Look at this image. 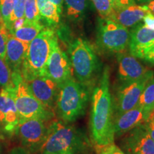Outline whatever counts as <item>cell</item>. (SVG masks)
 Returning a JSON list of instances; mask_svg holds the SVG:
<instances>
[{"label":"cell","mask_w":154,"mask_h":154,"mask_svg":"<svg viewBox=\"0 0 154 154\" xmlns=\"http://www.w3.org/2000/svg\"><path fill=\"white\" fill-rule=\"evenodd\" d=\"M29 44L23 42L8 34L5 60L12 73H20Z\"/></svg>","instance_id":"18"},{"label":"cell","mask_w":154,"mask_h":154,"mask_svg":"<svg viewBox=\"0 0 154 154\" xmlns=\"http://www.w3.org/2000/svg\"><path fill=\"white\" fill-rule=\"evenodd\" d=\"M5 23H4L2 16V13H1V11H0V28L5 27ZM5 27H6V26H5Z\"/></svg>","instance_id":"39"},{"label":"cell","mask_w":154,"mask_h":154,"mask_svg":"<svg viewBox=\"0 0 154 154\" xmlns=\"http://www.w3.org/2000/svg\"><path fill=\"white\" fill-rule=\"evenodd\" d=\"M142 21L146 26L154 29V14L153 13L150 11L148 14H146Z\"/></svg>","instance_id":"30"},{"label":"cell","mask_w":154,"mask_h":154,"mask_svg":"<svg viewBox=\"0 0 154 154\" xmlns=\"http://www.w3.org/2000/svg\"><path fill=\"white\" fill-rule=\"evenodd\" d=\"M130 38L128 28L113 19L99 17L96 24V43L108 52L121 53L126 49Z\"/></svg>","instance_id":"7"},{"label":"cell","mask_w":154,"mask_h":154,"mask_svg":"<svg viewBox=\"0 0 154 154\" xmlns=\"http://www.w3.org/2000/svg\"><path fill=\"white\" fill-rule=\"evenodd\" d=\"M150 12L146 5H138L136 2L122 5L113 12L111 19L126 28L134 27L143 20Z\"/></svg>","instance_id":"17"},{"label":"cell","mask_w":154,"mask_h":154,"mask_svg":"<svg viewBox=\"0 0 154 154\" xmlns=\"http://www.w3.org/2000/svg\"><path fill=\"white\" fill-rule=\"evenodd\" d=\"M146 6L147 7V8L149 9V11L154 14V0L150 2L148 4H146Z\"/></svg>","instance_id":"35"},{"label":"cell","mask_w":154,"mask_h":154,"mask_svg":"<svg viewBox=\"0 0 154 154\" xmlns=\"http://www.w3.org/2000/svg\"><path fill=\"white\" fill-rule=\"evenodd\" d=\"M95 149L97 154H126L113 143L102 146L95 145Z\"/></svg>","instance_id":"28"},{"label":"cell","mask_w":154,"mask_h":154,"mask_svg":"<svg viewBox=\"0 0 154 154\" xmlns=\"http://www.w3.org/2000/svg\"><path fill=\"white\" fill-rule=\"evenodd\" d=\"M141 59H143L144 61H147V62L154 64V46L143 55Z\"/></svg>","instance_id":"31"},{"label":"cell","mask_w":154,"mask_h":154,"mask_svg":"<svg viewBox=\"0 0 154 154\" xmlns=\"http://www.w3.org/2000/svg\"><path fill=\"white\" fill-rule=\"evenodd\" d=\"M14 82V98L19 118L38 119L49 121L54 116V110L49 109L31 93L20 73H13Z\"/></svg>","instance_id":"6"},{"label":"cell","mask_w":154,"mask_h":154,"mask_svg":"<svg viewBox=\"0 0 154 154\" xmlns=\"http://www.w3.org/2000/svg\"><path fill=\"white\" fill-rule=\"evenodd\" d=\"M89 95L88 85L76 82L72 77L62 83L59 86L55 103L61 121L73 122L84 115Z\"/></svg>","instance_id":"3"},{"label":"cell","mask_w":154,"mask_h":154,"mask_svg":"<svg viewBox=\"0 0 154 154\" xmlns=\"http://www.w3.org/2000/svg\"><path fill=\"white\" fill-rule=\"evenodd\" d=\"M148 120L154 121V109H153V111H151V113H150V115H149V119H148Z\"/></svg>","instance_id":"40"},{"label":"cell","mask_w":154,"mask_h":154,"mask_svg":"<svg viewBox=\"0 0 154 154\" xmlns=\"http://www.w3.org/2000/svg\"><path fill=\"white\" fill-rule=\"evenodd\" d=\"M41 18L50 27L56 26L60 22L61 13L58 7L49 0H36Z\"/></svg>","instance_id":"19"},{"label":"cell","mask_w":154,"mask_h":154,"mask_svg":"<svg viewBox=\"0 0 154 154\" xmlns=\"http://www.w3.org/2000/svg\"><path fill=\"white\" fill-rule=\"evenodd\" d=\"M109 69H103L91 96L90 129L95 145L113 143V103L110 93Z\"/></svg>","instance_id":"1"},{"label":"cell","mask_w":154,"mask_h":154,"mask_svg":"<svg viewBox=\"0 0 154 154\" xmlns=\"http://www.w3.org/2000/svg\"><path fill=\"white\" fill-rule=\"evenodd\" d=\"M100 17L101 18H112L113 11L112 5L109 0H91Z\"/></svg>","instance_id":"26"},{"label":"cell","mask_w":154,"mask_h":154,"mask_svg":"<svg viewBox=\"0 0 154 154\" xmlns=\"http://www.w3.org/2000/svg\"><path fill=\"white\" fill-rule=\"evenodd\" d=\"M44 29V26L40 22L24 23V26L9 34L20 41L29 44Z\"/></svg>","instance_id":"20"},{"label":"cell","mask_w":154,"mask_h":154,"mask_svg":"<svg viewBox=\"0 0 154 154\" xmlns=\"http://www.w3.org/2000/svg\"><path fill=\"white\" fill-rule=\"evenodd\" d=\"M57 39V36L52 29L44 28L30 42L21 70L24 80L44 76L50 54Z\"/></svg>","instance_id":"4"},{"label":"cell","mask_w":154,"mask_h":154,"mask_svg":"<svg viewBox=\"0 0 154 154\" xmlns=\"http://www.w3.org/2000/svg\"><path fill=\"white\" fill-rule=\"evenodd\" d=\"M13 91L14 89L0 90V124L7 135L14 133L20 120Z\"/></svg>","instance_id":"14"},{"label":"cell","mask_w":154,"mask_h":154,"mask_svg":"<svg viewBox=\"0 0 154 154\" xmlns=\"http://www.w3.org/2000/svg\"><path fill=\"white\" fill-rule=\"evenodd\" d=\"M51 2H52L53 4L57 6L59 9V11L61 14L62 13V9H63V0H49Z\"/></svg>","instance_id":"34"},{"label":"cell","mask_w":154,"mask_h":154,"mask_svg":"<svg viewBox=\"0 0 154 154\" xmlns=\"http://www.w3.org/2000/svg\"><path fill=\"white\" fill-rule=\"evenodd\" d=\"M135 2H136L138 5H146V4H148L150 2L153 1V0H134Z\"/></svg>","instance_id":"37"},{"label":"cell","mask_w":154,"mask_h":154,"mask_svg":"<svg viewBox=\"0 0 154 154\" xmlns=\"http://www.w3.org/2000/svg\"><path fill=\"white\" fill-rule=\"evenodd\" d=\"M5 134L4 132V131L2 129V127L1 124H0V139H5Z\"/></svg>","instance_id":"38"},{"label":"cell","mask_w":154,"mask_h":154,"mask_svg":"<svg viewBox=\"0 0 154 154\" xmlns=\"http://www.w3.org/2000/svg\"><path fill=\"white\" fill-rule=\"evenodd\" d=\"M24 82L36 99L44 106L54 110L59 88L54 81L47 76H40Z\"/></svg>","instance_id":"12"},{"label":"cell","mask_w":154,"mask_h":154,"mask_svg":"<svg viewBox=\"0 0 154 154\" xmlns=\"http://www.w3.org/2000/svg\"><path fill=\"white\" fill-rule=\"evenodd\" d=\"M126 154H154V140L145 127V124L125 134L121 141Z\"/></svg>","instance_id":"11"},{"label":"cell","mask_w":154,"mask_h":154,"mask_svg":"<svg viewBox=\"0 0 154 154\" xmlns=\"http://www.w3.org/2000/svg\"><path fill=\"white\" fill-rule=\"evenodd\" d=\"M117 61L119 85L136 82L143 78L150 72L138 61L137 58L131 54L118 53Z\"/></svg>","instance_id":"13"},{"label":"cell","mask_w":154,"mask_h":154,"mask_svg":"<svg viewBox=\"0 0 154 154\" xmlns=\"http://www.w3.org/2000/svg\"><path fill=\"white\" fill-rule=\"evenodd\" d=\"M25 23L40 22L41 16L38 11L36 0H26L24 9Z\"/></svg>","instance_id":"24"},{"label":"cell","mask_w":154,"mask_h":154,"mask_svg":"<svg viewBox=\"0 0 154 154\" xmlns=\"http://www.w3.org/2000/svg\"><path fill=\"white\" fill-rule=\"evenodd\" d=\"M138 106L141 107L147 118L154 109V75L148 81L141 95Z\"/></svg>","instance_id":"21"},{"label":"cell","mask_w":154,"mask_h":154,"mask_svg":"<svg viewBox=\"0 0 154 154\" xmlns=\"http://www.w3.org/2000/svg\"><path fill=\"white\" fill-rule=\"evenodd\" d=\"M153 74V72L150 71L143 78L136 82L119 85L113 103V116L121 114L137 106L148 81Z\"/></svg>","instance_id":"9"},{"label":"cell","mask_w":154,"mask_h":154,"mask_svg":"<svg viewBox=\"0 0 154 154\" xmlns=\"http://www.w3.org/2000/svg\"><path fill=\"white\" fill-rule=\"evenodd\" d=\"M66 14L70 19L77 21L85 15L88 5V0H64Z\"/></svg>","instance_id":"22"},{"label":"cell","mask_w":154,"mask_h":154,"mask_svg":"<svg viewBox=\"0 0 154 154\" xmlns=\"http://www.w3.org/2000/svg\"><path fill=\"white\" fill-rule=\"evenodd\" d=\"M47 121L38 119H20L14 134L22 144L31 153L40 152L47 138L48 126Z\"/></svg>","instance_id":"8"},{"label":"cell","mask_w":154,"mask_h":154,"mask_svg":"<svg viewBox=\"0 0 154 154\" xmlns=\"http://www.w3.org/2000/svg\"><path fill=\"white\" fill-rule=\"evenodd\" d=\"M70 62L77 80L88 85L96 79L101 64L93 47L87 41L77 38L69 44Z\"/></svg>","instance_id":"5"},{"label":"cell","mask_w":154,"mask_h":154,"mask_svg":"<svg viewBox=\"0 0 154 154\" xmlns=\"http://www.w3.org/2000/svg\"><path fill=\"white\" fill-rule=\"evenodd\" d=\"M9 32L7 28H0V57L5 59L6 51V44H7V37Z\"/></svg>","instance_id":"29"},{"label":"cell","mask_w":154,"mask_h":154,"mask_svg":"<svg viewBox=\"0 0 154 154\" xmlns=\"http://www.w3.org/2000/svg\"><path fill=\"white\" fill-rule=\"evenodd\" d=\"M0 153H1V146H0Z\"/></svg>","instance_id":"42"},{"label":"cell","mask_w":154,"mask_h":154,"mask_svg":"<svg viewBox=\"0 0 154 154\" xmlns=\"http://www.w3.org/2000/svg\"><path fill=\"white\" fill-rule=\"evenodd\" d=\"M14 82L13 73L5 59L0 57V90L14 89Z\"/></svg>","instance_id":"23"},{"label":"cell","mask_w":154,"mask_h":154,"mask_svg":"<svg viewBox=\"0 0 154 154\" xmlns=\"http://www.w3.org/2000/svg\"><path fill=\"white\" fill-rule=\"evenodd\" d=\"M25 2H26V0H15L14 8H13V11L12 13H11L10 19L11 29V24H12V22L20 18H24Z\"/></svg>","instance_id":"27"},{"label":"cell","mask_w":154,"mask_h":154,"mask_svg":"<svg viewBox=\"0 0 154 154\" xmlns=\"http://www.w3.org/2000/svg\"><path fill=\"white\" fill-rule=\"evenodd\" d=\"M109 1H110L111 5H112L113 11L118 8L119 6V0H109Z\"/></svg>","instance_id":"36"},{"label":"cell","mask_w":154,"mask_h":154,"mask_svg":"<svg viewBox=\"0 0 154 154\" xmlns=\"http://www.w3.org/2000/svg\"><path fill=\"white\" fill-rule=\"evenodd\" d=\"M40 154H54V153H40Z\"/></svg>","instance_id":"41"},{"label":"cell","mask_w":154,"mask_h":154,"mask_svg":"<svg viewBox=\"0 0 154 154\" xmlns=\"http://www.w3.org/2000/svg\"><path fill=\"white\" fill-rule=\"evenodd\" d=\"M154 46V29L138 23L130 32L128 47L130 54L142 59L143 55Z\"/></svg>","instance_id":"15"},{"label":"cell","mask_w":154,"mask_h":154,"mask_svg":"<svg viewBox=\"0 0 154 154\" xmlns=\"http://www.w3.org/2000/svg\"><path fill=\"white\" fill-rule=\"evenodd\" d=\"M88 145L82 131L63 121H54L48 126L47 138L40 153L77 154Z\"/></svg>","instance_id":"2"},{"label":"cell","mask_w":154,"mask_h":154,"mask_svg":"<svg viewBox=\"0 0 154 154\" xmlns=\"http://www.w3.org/2000/svg\"><path fill=\"white\" fill-rule=\"evenodd\" d=\"M72 65L66 54L59 47L58 39L54 44L49 60L45 69L44 76L51 79L60 86L72 76Z\"/></svg>","instance_id":"10"},{"label":"cell","mask_w":154,"mask_h":154,"mask_svg":"<svg viewBox=\"0 0 154 154\" xmlns=\"http://www.w3.org/2000/svg\"><path fill=\"white\" fill-rule=\"evenodd\" d=\"M9 154H31V153L22 146H17V147L13 148L9 151Z\"/></svg>","instance_id":"33"},{"label":"cell","mask_w":154,"mask_h":154,"mask_svg":"<svg viewBox=\"0 0 154 154\" xmlns=\"http://www.w3.org/2000/svg\"><path fill=\"white\" fill-rule=\"evenodd\" d=\"M145 127L150 136L154 140V121L148 120L145 123Z\"/></svg>","instance_id":"32"},{"label":"cell","mask_w":154,"mask_h":154,"mask_svg":"<svg viewBox=\"0 0 154 154\" xmlns=\"http://www.w3.org/2000/svg\"><path fill=\"white\" fill-rule=\"evenodd\" d=\"M15 0H0V11L2 13L4 23L9 32L11 30V15L14 8Z\"/></svg>","instance_id":"25"},{"label":"cell","mask_w":154,"mask_h":154,"mask_svg":"<svg viewBox=\"0 0 154 154\" xmlns=\"http://www.w3.org/2000/svg\"><path fill=\"white\" fill-rule=\"evenodd\" d=\"M147 120V116L138 105L121 114L113 116V128L114 136H121L133 128L144 124Z\"/></svg>","instance_id":"16"}]
</instances>
